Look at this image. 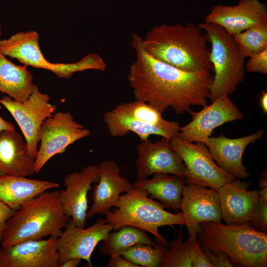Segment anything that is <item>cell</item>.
Masks as SVG:
<instances>
[{
	"label": "cell",
	"instance_id": "1",
	"mask_svg": "<svg viewBox=\"0 0 267 267\" xmlns=\"http://www.w3.org/2000/svg\"><path fill=\"white\" fill-rule=\"evenodd\" d=\"M142 39L133 35L135 59L127 76L135 99L148 103L162 115L169 107L177 114H182L190 113L192 106L206 105L213 80L210 72H186L160 61L145 51Z\"/></svg>",
	"mask_w": 267,
	"mask_h": 267
},
{
	"label": "cell",
	"instance_id": "2",
	"mask_svg": "<svg viewBox=\"0 0 267 267\" xmlns=\"http://www.w3.org/2000/svg\"><path fill=\"white\" fill-rule=\"evenodd\" d=\"M207 42L200 29L189 23L156 26L142 39L145 51L151 57L190 72L213 69Z\"/></svg>",
	"mask_w": 267,
	"mask_h": 267
},
{
	"label": "cell",
	"instance_id": "3",
	"mask_svg": "<svg viewBox=\"0 0 267 267\" xmlns=\"http://www.w3.org/2000/svg\"><path fill=\"white\" fill-rule=\"evenodd\" d=\"M59 191H45L15 211L7 221L0 247L47 236L58 238L69 219L60 202Z\"/></svg>",
	"mask_w": 267,
	"mask_h": 267
},
{
	"label": "cell",
	"instance_id": "4",
	"mask_svg": "<svg viewBox=\"0 0 267 267\" xmlns=\"http://www.w3.org/2000/svg\"><path fill=\"white\" fill-rule=\"evenodd\" d=\"M197 236L201 245L213 253H224L238 267L267 266V234L249 223L223 224L211 222L200 223Z\"/></svg>",
	"mask_w": 267,
	"mask_h": 267
},
{
	"label": "cell",
	"instance_id": "5",
	"mask_svg": "<svg viewBox=\"0 0 267 267\" xmlns=\"http://www.w3.org/2000/svg\"><path fill=\"white\" fill-rule=\"evenodd\" d=\"M148 196L144 189L134 186L120 196L114 205L115 208L105 214V220L112 225L113 229L125 225L135 226L151 233L156 240L168 245L158 228L176 224L186 226V222L181 212L175 214L170 213Z\"/></svg>",
	"mask_w": 267,
	"mask_h": 267
},
{
	"label": "cell",
	"instance_id": "6",
	"mask_svg": "<svg viewBox=\"0 0 267 267\" xmlns=\"http://www.w3.org/2000/svg\"><path fill=\"white\" fill-rule=\"evenodd\" d=\"M198 27L205 32L211 44L210 59L215 72L210 89L209 99L212 101L236 90L245 77V58L233 37L221 26L204 22Z\"/></svg>",
	"mask_w": 267,
	"mask_h": 267
},
{
	"label": "cell",
	"instance_id": "7",
	"mask_svg": "<svg viewBox=\"0 0 267 267\" xmlns=\"http://www.w3.org/2000/svg\"><path fill=\"white\" fill-rule=\"evenodd\" d=\"M0 52L18 60L26 66L53 72L59 78L69 79L77 72L88 70L104 71L106 64L96 53H89L74 63H51L43 55L39 46V35L35 31L19 32L0 40Z\"/></svg>",
	"mask_w": 267,
	"mask_h": 267
},
{
	"label": "cell",
	"instance_id": "8",
	"mask_svg": "<svg viewBox=\"0 0 267 267\" xmlns=\"http://www.w3.org/2000/svg\"><path fill=\"white\" fill-rule=\"evenodd\" d=\"M90 134L89 129L74 120L70 112H54L43 122L38 132L40 145L35 159V174L53 156L63 153L70 145Z\"/></svg>",
	"mask_w": 267,
	"mask_h": 267
},
{
	"label": "cell",
	"instance_id": "9",
	"mask_svg": "<svg viewBox=\"0 0 267 267\" xmlns=\"http://www.w3.org/2000/svg\"><path fill=\"white\" fill-rule=\"evenodd\" d=\"M171 145L185 165L187 181L217 190L236 179L217 164L204 143L189 142L176 136L171 139Z\"/></svg>",
	"mask_w": 267,
	"mask_h": 267
},
{
	"label": "cell",
	"instance_id": "10",
	"mask_svg": "<svg viewBox=\"0 0 267 267\" xmlns=\"http://www.w3.org/2000/svg\"><path fill=\"white\" fill-rule=\"evenodd\" d=\"M50 96L42 92L35 86L28 98L23 102L14 100L4 96L0 102L11 113L19 125L27 144L29 155L35 159L39 143L38 134L43 122L51 116L56 109V105L49 103Z\"/></svg>",
	"mask_w": 267,
	"mask_h": 267
},
{
	"label": "cell",
	"instance_id": "11",
	"mask_svg": "<svg viewBox=\"0 0 267 267\" xmlns=\"http://www.w3.org/2000/svg\"><path fill=\"white\" fill-rule=\"evenodd\" d=\"M212 102L210 105L203 106L200 111H192L190 113L191 121L180 127L177 136L189 142L204 143L215 128L243 118L229 95L220 96Z\"/></svg>",
	"mask_w": 267,
	"mask_h": 267
},
{
	"label": "cell",
	"instance_id": "12",
	"mask_svg": "<svg viewBox=\"0 0 267 267\" xmlns=\"http://www.w3.org/2000/svg\"><path fill=\"white\" fill-rule=\"evenodd\" d=\"M112 229V225L105 219H97L90 226L81 228L69 218L62 233L57 238L59 267L72 258L84 260L89 267H92L90 258L95 247L106 238Z\"/></svg>",
	"mask_w": 267,
	"mask_h": 267
},
{
	"label": "cell",
	"instance_id": "13",
	"mask_svg": "<svg viewBox=\"0 0 267 267\" xmlns=\"http://www.w3.org/2000/svg\"><path fill=\"white\" fill-rule=\"evenodd\" d=\"M180 210L186 222L188 237L196 239L204 222L222 223L217 190L189 181L184 184Z\"/></svg>",
	"mask_w": 267,
	"mask_h": 267
},
{
	"label": "cell",
	"instance_id": "14",
	"mask_svg": "<svg viewBox=\"0 0 267 267\" xmlns=\"http://www.w3.org/2000/svg\"><path fill=\"white\" fill-rule=\"evenodd\" d=\"M135 162L137 180L147 178L155 174L166 173L185 178L186 167L179 156L172 149L171 140L162 137L153 142L149 138L135 146Z\"/></svg>",
	"mask_w": 267,
	"mask_h": 267
},
{
	"label": "cell",
	"instance_id": "15",
	"mask_svg": "<svg viewBox=\"0 0 267 267\" xmlns=\"http://www.w3.org/2000/svg\"><path fill=\"white\" fill-rule=\"evenodd\" d=\"M57 238L28 240L0 248V267H59Z\"/></svg>",
	"mask_w": 267,
	"mask_h": 267
},
{
	"label": "cell",
	"instance_id": "16",
	"mask_svg": "<svg viewBox=\"0 0 267 267\" xmlns=\"http://www.w3.org/2000/svg\"><path fill=\"white\" fill-rule=\"evenodd\" d=\"M98 179V166L89 165L81 172L67 175L64 180L65 189L59 191V201L65 214L79 227H86L88 194L92 183H97Z\"/></svg>",
	"mask_w": 267,
	"mask_h": 267
},
{
	"label": "cell",
	"instance_id": "17",
	"mask_svg": "<svg viewBox=\"0 0 267 267\" xmlns=\"http://www.w3.org/2000/svg\"><path fill=\"white\" fill-rule=\"evenodd\" d=\"M205 22L218 25L231 36L254 26L267 23V7L259 0H240L235 5L218 4Z\"/></svg>",
	"mask_w": 267,
	"mask_h": 267
},
{
	"label": "cell",
	"instance_id": "18",
	"mask_svg": "<svg viewBox=\"0 0 267 267\" xmlns=\"http://www.w3.org/2000/svg\"><path fill=\"white\" fill-rule=\"evenodd\" d=\"M98 168V179L92 190L93 203L87 212V218L106 214L122 194L134 187V184L121 175V170L114 161H104Z\"/></svg>",
	"mask_w": 267,
	"mask_h": 267
},
{
	"label": "cell",
	"instance_id": "19",
	"mask_svg": "<svg viewBox=\"0 0 267 267\" xmlns=\"http://www.w3.org/2000/svg\"><path fill=\"white\" fill-rule=\"evenodd\" d=\"M250 182L240 179L217 190L222 219L226 224L249 223L258 199V190H248Z\"/></svg>",
	"mask_w": 267,
	"mask_h": 267
},
{
	"label": "cell",
	"instance_id": "20",
	"mask_svg": "<svg viewBox=\"0 0 267 267\" xmlns=\"http://www.w3.org/2000/svg\"><path fill=\"white\" fill-rule=\"evenodd\" d=\"M263 130L237 138H229L221 134L209 137L204 144L217 164L236 178L245 179L249 176L242 164V157L247 146L261 138Z\"/></svg>",
	"mask_w": 267,
	"mask_h": 267
},
{
	"label": "cell",
	"instance_id": "21",
	"mask_svg": "<svg viewBox=\"0 0 267 267\" xmlns=\"http://www.w3.org/2000/svg\"><path fill=\"white\" fill-rule=\"evenodd\" d=\"M35 159L29 154L27 144L15 130L0 133V176L28 177L35 174Z\"/></svg>",
	"mask_w": 267,
	"mask_h": 267
},
{
	"label": "cell",
	"instance_id": "22",
	"mask_svg": "<svg viewBox=\"0 0 267 267\" xmlns=\"http://www.w3.org/2000/svg\"><path fill=\"white\" fill-rule=\"evenodd\" d=\"M103 120L107 131L112 137H121L134 133L140 140L149 138L151 135H157L171 139L179 132V125L174 121L163 125H155L140 122L115 112L113 109L106 111Z\"/></svg>",
	"mask_w": 267,
	"mask_h": 267
},
{
	"label": "cell",
	"instance_id": "23",
	"mask_svg": "<svg viewBox=\"0 0 267 267\" xmlns=\"http://www.w3.org/2000/svg\"><path fill=\"white\" fill-rule=\"evenodd\" d=\"M59 185L55 182L31 179L24 176H1L0 201L16 211L29 200Z\"/></svg>",
	"mask_w": 267,
	"mask_h": 267
},
{
	"label": "cell",
	"instance_id": "24",
	"mask_svg": "<svg viewBox=\"0 0 267 267\" xmlns=\"http://www.w3.org/2000/svg\"><path fill=\"white\" fill-rule=\"evenodd\" d=\"M187 180L184 177L170 174L158 173L152 178L136 180L134 186L146 190L149 196L156 199L164 208H170L178 212L182 193Z\"/></svg>",
	"mask_w": 267,
	"mask_h": 267
},
{
	"label": "cell",
	"instance_id": "25",
	"mask_svg": "<svg viewBox=\"0 0 267 267\" xmlns=\"http://www.w3.org/2000/svg\"><path fill=\"white\" fill-rule=\"evenodd\" d=\"M2 34L0 25V36ZM33 77L26 65H17L0 52V92L14 100L23 102L32 92Z\"/></svg>",
	"mask_w": 267,
	"mask_h": 267
},
{
	"label": "cell",
	"instance_id": "26",
	"mask_svg": "<svg viewBox=\"0 0 267 267\" xmlns=\"http://www.w3.org/2000/svg\"><path fill=\"white\" fill-rule=\"evenodd\" d=\"M137 243L156 246V242L150 239L144 230L131 225H125L117 231L110 232L106 238L101 241L99 250L101 254L110 257L122 255Z\"/></svg>",
	"mask_w": 267,
	"mask_h": 267
},
{
	"label": "cell",
	"instance_id": "27",
	"mask_svg": "<svg viewBox=\"0 0 267 267\" xmlns=\"http://www.w3.org/2000/svg\"><path fill=\"white\" fill-rule=\"evenodd\" d=\"M245 58L267 49V23L251 27L233 36Z\"/></svg>",
	"mask_w": 267,
	"mask_h": 267
},
{
	"label": "cell",
	"instance_id": "28",
	"mask_svg": "<svg viewBox=\"0 0 267 267\" xmlns=\"http://www.w3.org/2000/svg\"><path fill=\"white\" fill-rule=\"evenodd\" d=\"M112 109L119 114L147 124L163 125L170 122L164 119L154 108L139 100L122 103Z\"/></svg>",
	"mask_w": 267,
	"mask_h": 267
},
{
	"label": "cell",
	"instance_id": "29",
	"mask_svg": "<svg viewBox=\"0 0 267 267\" xmlns=\"http://www.w3.org/2000/svg\"><path fill=\"white\" fill-rule=\"evenodd\" d=\"M155 247L137 243L129 248L122 256L131 263L140 267H162L164 255L160 242L155 240Z\"/></svg>",
	"mask_w": 267,
	"mask_h": 267
},
{
	"label": "cell",
	"instance_id": "30",
	"mask_svg": "<svg viewBox=\"0 0 267 267\" xmlns=\"http://www.w3.org/2000/svg\"><path fill=\"white\" fill-rule=\"evenodd\" d=\"M164 255L162 267H191L192 263L189 254L187 241H183V236L180 233L168 245L160 243Z\"/></svg>",
	"mask_w": 267,
	"mask_h": 267
},
{
	"label": "cell",
	"instance_id": "31",
	"mask_svg": "<svg viewBox=\"0 0 267 267\" xmlns=\"http://www.w3.org/2000/svg\"><path fill=\"white\" fill-rule=\"evenodd\" d=\"M258 190V199L249 224L255 229L267 233V185Z\"/></svg>",
	"mask_w": 267,
	"mask_h": 267
},
{
	"label": "cell",
	"instance_id": "32",
	"mask_svg": "<svg viewBox=\"0 0 267 267\" xmlns=\"http://www.w3.org/2000/svg\"><path fill=\"white\" fill-rule=\"evenodd\" d=\"M189 254L193 267H213L206 258L201 243L196 239L188 237Z\"/></svg>",
	"mask_w": 267,
	"mask_h": 267
},
{
	"label": "cell",
	"instance_id": "33",
	"mask_svg": "<svg viewBox=\"0 0 267 267\" xmlns=\"http://www.w3.org/2000/svg\"><path fill=\"white\" fill-rule=\"evenodd\" d=\"M249 58L245 63V70L248 72L267 74V49Z\"/></svg>",
	"mask_w": 267,
	"mask_h": 267
},
{
	"label": "cell",
	"instance_id": "34",
	"mask_svg": "<svg viewBox=\"0 0 267 267\" xmlns=\"http://www.w3.org/2000/svg\"><path fill=\"white\" fill-rule=\"evenodd\" d=\"M201 247L206 258L213 267H232L233 266L226 255L223 252H218L214 253L204 246L201 245Z\"/></svg>",
	"mask_w": 267,
	"mask_h": 267
},
{
	"label": "cell",
	"instance_id": "35",
	"mask_svg": "<svg viewBox=\"0 0 267 267\" xmlns=\"http://www.w3.org/2000/svg\"><path fill=\"white\" fill-rule=\"evenodd\" d=\"M15 212V211L0 201V248L7 221L13 215Z\"/></svg>",
	"mask_w": 267,
	"mask_h": 267
},
{
	"label": "cell",
	"instance_id": "36",
	"mask_svg": "<svg viewBox=\"0 0 267 267\" xmlns=\"http://www.w3.org/2000/svg\"><path fill=\"white\" fill-rule=\"evenodd\" d=\"M110 257L107 264L108 267H139L126 259L122 255H115Z\"/></svg>",
	"mask_w": 267,
	"mask_h": 267
},
{
	"label": "cell",
	"instance_id": "37",
	"mask_svg": "<svg viewBox=\"0 0 267 267\" xmlns=\"http://www.w3.org/2000/svg\"><path fill=\"white\" fill-rule=\"evenodd\" d=\"M82 259L78 258H70L64 262L61 266V267H76L81 262Z\"/></svg>",
	"mask_w": 267,
	"mask_h": 267
},
{
	"label": "cell",
	"instance_id": "38",
	"mask_svg": "<svg viewBox=\"0 0 267 267\" xmlns=\"http://www.w3.org/2000/svg\"><path fill=\"white\" fill-rule=\"evenodd\" d=\"M4 130H15L14 126L0 116V133Z\"/></svg>",
	"mask_w": 267,
	"mask_h": 267
},
{
	"label": "cell",
	"instance_id": "39",
	"mask_svg": "<svg viewBox=\"0 0 267 267\" xmlns=\"http://www.w3.org/2000/svg\"><path fill=\"white\" fill-rule=\"evenodd\" d=\"M260 105L263 112L267 113V92L263 91L260 98Z\"/></svg>",
	"mask_w": 267,
	"mask_h": 267
}]
</instances>
